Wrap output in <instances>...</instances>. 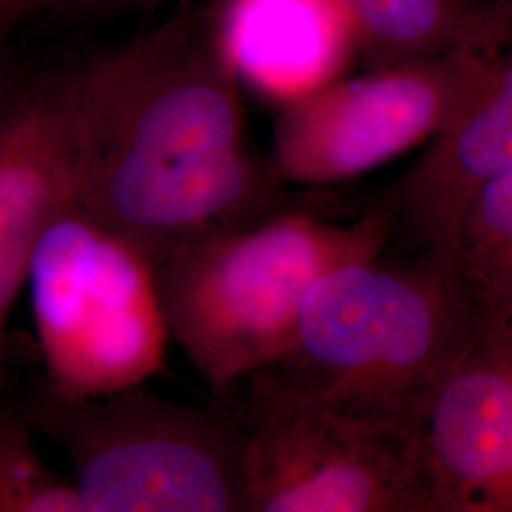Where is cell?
<instances>
[{"label":"cell","mask_w":512,"mask_h":512,"mask_svg":"<svg viewBox=\"0 0 512 512\" xmlns=\"http://www.w3.org/2000/svg\"><path fill=\"white\" fill-rule=\"evenodd\" d=\"M482 325L456 251L353 262L311 287L291 346L249 378L251 389L420 433Z\"/></svg>","instance_id":"1"},{"label":"cell","mask_w":512,"mask_h":512,"mask_svg":"<svg viewBox=\"0 0 512 512\" xmlns=\"http://www.w3.org/2000/svg\"><path fill=\"white\" fill-rule=\"evenodd\" d=\"M71 183L181 175L247 148L215 6L61 74Z\"/></svg>","instance_id":"2"},{"label":"cell","mask_w":512,"mask_h":512,"mask_svg":"<svg viewBox=\"0 0 512 512\" xmlns=\"http://www.w3.org/2000/svg\"><path fill=\"white\" fill-rule=\"evenodd\" d=\"M327 213L332 205L289 209L183 247L156 266L169 336L217 395L287 351L302 304L323 275L384 255L395 234L384 200L349 222Z\"/></svg>","instance_id":"3"},{"label":"cell","mask_w":512,"mask_h":512,"mask_svg":"<svg viewBox=\"0 0 512 512\" xmlns=\"http://www.w3.org/2000/svg\"><path fill=\"white\" fill-rule=\"evenodd\" d=\"M67 454L82 512H247V431L148 382L65 399L44 385L21 412Z\"/></svg>","instance_id":"4"},{"label":"cell","mask_w":512,"mask_h":512,"mask_svg":"<svg viewBox=\"0 0 512 512\" xmlns=\"http://www.w3.org/2000/svg\"><path fill=\"white\" fill-rule=\"evenodd\" d=\"M25 285L48 391L92 399L164 370L171 336L152 260L80 209L73 192L42 228Z\"/></svg>","instance_id":"5"},{"label":"cell","mask_w":512,"mask_h":512,"mask_svg":"<svg viewBox=\"0 0 512 512\" xmlns=\"http://www.w3.org/2000/svg\"><path fill=\"white\" fill-rule=\"evenodd\" d=\"M497 55L450 54L334 78L281 105L275 173L291 186L344 183L418 147L471 105Z\"/></svg>","instance_id":"6"},{"label":"cell","mask_w":512,"mask_h":512,"mask_svg":"<svg viewBox=\"0 0 512 512\" xmlns=\"http://www.w3.org/2000/svg\"><path fill=\"white\" fill-rule=\"evenodd\" d=\"M247 512H431L420 433L253 391Z\"/></svg>","instance_id":"7"},{"label":"cell","mask_w":512,"mask_h":512,"mask_svg":"<svg viewBox=\"0 0 512 512\" xmlns=\"http://www.w3.org/2000/svg\"><path fill=\"white\" fill-rule=\"evenodd\" d=\"M420 439L431 512H512V323L484 321Z\"/></svg>","instance_id":"8"},{"label":"cell","mask_w":512,"mask_h":512,"mask_svg":"<svg viewBox=\"0 0 512 512\" xmlns=\"http://www.w3.org/2000/svg\"><path fill=\"white\" fill-rule=\"evenodd\" d=\"M71 194L61 74L0 84V389L8 323L31 253Z\"/></svg>","instance_id":"9"},{"label":"cell","mask_w":512,"mask_h":512,"mask_svg":"<svg viewBox=\"0 0 512 512\" xmlns=\"http://www.w3.org/2000/svg\"><path fill=\"white\" fill-rule=\"evenodd\" d=\"M512 167V54L471 105L435 135L384 198L395 232L416 249L456 251L459 220L476 190Z\"/></svg>","instance_id":"10"},{"label":"cell","mask_w":512,"mask_h":512,"mask_svg":"<svg viewBox=\"0 0 512 512\" xmlns=\"http://www.w3.org/2000/svg\"><path fill=\"white\" fill-rule=\"evenodd\" d=\"M215 12L239 80L283 103L334 80L355 50L332 0H222Z\"/></svg>","instance_id":"11"},{"label":"cell","mask_w":512,"mask_h":512,"mask_svg":"<svg viewBox=\"0 0 512 512\" xmlns=\"http://www.w3.org/2000/svg\"><path fill=\"white\" fill-rule=\"evenodd\" d=\"M370 69L450 52L497 55L512 38L499 0H332Z\"/></svg>","instance_id":"12"},{"label":"cell","mask_w":512,"mask_h":512,"mask_svg":"<svg viewBox=\"0 0 512 512\" xmlns=\"http://www.w3.org/2000/svg\"><path fill=\"white\" fill-rule=\"evenodd\" d=\"M456 255L484 321L512 323V167L467 203Z\"/></svg>","instance_id":"13"},{"label":"cell","mask_w":512,"mask_h":512,"mask_svg":"<svg viewBox=\"0 0 512 512\" xmlns=\"http://www.w3.org/2000/svg\"><path fill=\"white\" fill-rule=\"evenodd\" d=\"M0 512H82L73 480L55 473L21 412L0 397Z\"/></svg>","instance_id":"14"},{"label":"cell","mask_w":512,"mask_h":512,"mask_svg":"<svg viewBox=\"0 0 512 512\" xmlns=\"http://www.w3.org/2000/svg\"><path fill=\"white\" fill-rule=\"evenodd\" d=\"M71 10L82 16H114L126 10L150 8L162 0H63Z\"/></svg>","instance_id":"15"},{"label":"cell","mask_w":512,"mask_h":512,"mask_svg":"<svg viewBox=\"0 0 512 512\" xmlns=\"http://www.w3.org/2000/svg\"><path fill=\"white\" fill-rule=\"evenodd\" d=\"M33 10L31 0H0V29Z\"/></svg>","instance_id":"16"},{"label":"cell","mask_w":512,"mask_h":512,"mask_svg":"<svg viewBox=\"0 0 512 512\" xmlns=\"http://www.w3.org/2000/svg\"><path fill=\"white\" fill-rule=\"evenodd\" d=\"M499 4L507 10V14H509V18L512 21V0H499Z\"/></svg>","instance_id":"17"},{"label":"cell","mask_w":512,"mask_h":512,"mask_svg":"<svg viewBox=\"0 0 512 512\" xmlns=\"http://www.w3.org/2000/svg\"><path fill=\"white\" fill-rule=\"evenodd\" d=\"M31 2H33V8H37L42 2H48V0H31Z\"/></svg>","instance_id":"18"}]
</instances>
